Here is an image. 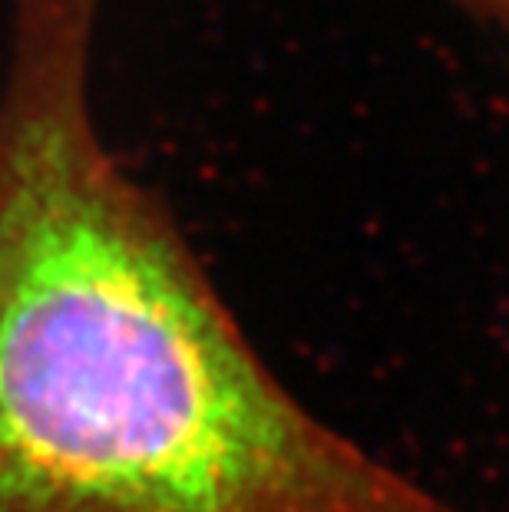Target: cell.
Wrapping results in <instances>:
<instances>
[{
  "label": "cell",
  "instance_id": "cell-2",
  "mask_svg": "<svg viewBox=\"0 0 509 512\" xmlns=\"http://www.w3.org/2000/svg\"><path fill=\"white\" fill-rule=\"evenodd\" d=\"M450 4H457V7L467 10V14H476L483 20L509 24V0H450Z\"/></svg>",
  "mask_w": 509,
  "mask_h": 512
},
{
  "label": "cell",
  "instance_id": "cell-1",
  "mask_svg": "<svg viewBox=\"0 0 509 512\" xmlns=\"http://www.w3.org/2000/svg\"><path fill=\"white\" fill-rule=\"evenodd\" d=\"M106 0H7L0 512H463L308 410L93 113Z\"/></svg>",
  "mask_w": 509,
  "mask_h": 512
}]
</instances>
